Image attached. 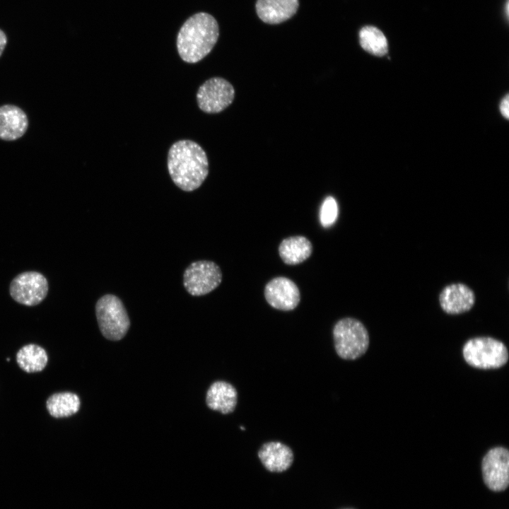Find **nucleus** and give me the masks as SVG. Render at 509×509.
<instances>
[{
	"mask_svg": "<svg viewBox=\"0 0 509 509\" xmlns=\"http://www.w3.org/2000/svg\"><path fill=\"white\" fill-rule=\"evenodd\" d=\"M28 124V116L21 107L11 104L0 106V139L12 141L21 138Z\"/></svg>",
	"mask_w": 509,
	"mask_h": 509,
	"instance_id": "nucleus-12",
	"label": "nucleus"
},
{
	"mask_svg": "<svg viewBox=\"0 0 509 509\" xmlns=\"http://www.w3.org/2000/svg\"><path fill=\"white\" fill-rule=\"evenodd\" d=\"M483 479L493 491H504L509 483V452L503 447L489 450L481 462Z\"/></svg>",
	"mask_w": 509,
	"mask_h": 509,
	"instance_id": "nucleus-9",
	"label": "nucleus"
},
{
	"mask_svg": "<svg viewBox=\"0 0 509 509\" xmlns=\"http://www.w3.org/2000/svg\"><path fill=\"white\" fill-rule=\"evenodd\" d=\"M500 111L502 115L508 119L509 117V96L506 95L500 104Z\"/></svg>",
	"mask_w": 509,
	"mask_h": 509,
	"instance_id": "nucleus-21",
	"label": "nucleus"
},
{
	"mask_svg": "<svg viewBox=\"0 0 509 509\" xmlns=\"http://www.w3.org/2000/svg\"><path fill=\"white\" fill-rule=\"evenodd\" d=\"M48 281L41 273L25 271L17 275L11 282L9 293L17 303L26 306L40 304L47 296Z\"/></svg>",
	"mask_w": 509,
	"mask_h": 509,
	"instance_id": "nucleus-7",
	"label": "nucleus"
},
{
	"mask_svg": "<svg viewBox=\"0 0 509 509\" xmlns=\"http://www.w3.org/2000/svg\"><path fill=\"white\" fill-rule=\"evenodd\" d=\"M168 169L172 180L180 189L192 192L199 188L208 176V158L195 141L180 140L169 149Z\"/></svg>",
	"mask_w": 509,
	"mask_h": 509,
	"instance_id": "nucleus-1",
	"label": "nucleus"
},
{
	"mask_svg": "<svg viewBox=\"0 0 509 509\" xmlns=\"http://www.w3.org/2000/svg\"><path fill=\"white\" fill-rule=\"evenodd\" d=\"M359 42L367 52L382 57L387 53V40L383 33L372 25L363 27L359 31Z\"/></svg>",
	"mask_w": 509,
	"mask_h": 509,
	"instance_id": "nucleus-19",
	"label": "nucleus"
},
{
	"mask_svg": "<svg viewBox=\"0 0 509 509\" xmlns=\"http://www.w3.org/2000/svg\"><path fill=\"white\" fill-rule=\"evenodd\" d=\"M298 5V0H257L256 11L264 23L278 24L291 18Z\"/></svg>",
	"mask_w": 509,
	"mask_h": 509,
	"instance_id": "nucleus-14",
	"label": "nucleus"
},
{
	"mask_svg": "<svg viewBox=\"0 0 509 509\" xmlns=\"http://www.w3.org/2000/svg\"><path fill=\"white\" fill-rule=\"evenodd\" d=\"M219 35L218 25L209 13H199L191 16L180 30L177 47L181 59L196 63L213 49Z\"/></svg>",
	"mask_w": 509,
	"mask_h": 509,
	"instance_id": "nucleus-2",
	"label": "nucleus"
},
{
	"mask_svg": "<svg viewBox=\"0 0 509 509\" xmlns=\"http://www.w3.org/2000/svg\"><path fill=\"white\" fill-rule=\"evenodd\" d=\"M7 45V37L6 33L0 29V57L2 55Z\"/></svg>",
	"mask_w": 509,
	"mask_h": 509,
	"instance_id": "nucleus-22",
	"label": "nucleus"
},
{
	"mask_svg": "<svg viewBox=\"0 0 509 509\" xmlns=\"http://www.w3.org/2000/svg\"><path fill=\"white\" fill-rule=\"evenodd\" d=\"M338 205L335 199L331 196L325 198L320 210V220L324 228L332 226L338 216Z\"/></svg>",
	"mask_w": 509,
	"mask_h": 509,
	"instance_id": "nucleus-20",
	"label": "nucleus"
},
{
	"mask_svg": "<svg viewBox=\"0 0 509 509\" xmlns=\"http://www.w3.org/2000/svg\"><path fill=\"white\" fill-rule=\"evenodd\" d=\"M95 315L100 332L106 339L118 341L126 335L130 320L118 297L106 294L100 298L95 305Z\"/></svg>",
	"mask_w": 509,
	"mask_h": 509,
	"instance_id": "nucleus-5",
	"label": "nucleus"
},
{
	"mask_svg": "<svg viewBox=\"0 0 509 509\" xmlns=\"http://www.w3.org/2000/svg\"><path fill=\"white\" fill-rule=\"evenodd\" d=\"M235 90L227 80L213 77L199 86L197 93V104L206 113H218L233 101Z\"/></svg>",
	"mask_w": 509,
	"mask_h": 509,
	"instance_id": "nucleus-8",
	"label": "nucleus"
},
{
	"mask_svg": "<svg viewBox=\"0 0 509 509\" xmlns=\"http://www.w3.org/2000/svg\"><path fill=\"white\" fill-rule=\"evenodd\" d=\"M264 296L271 307L284 311L295 309L300 300L297 285L284 276L276 277L269 281L264 288Z\"/></svg>",
	"mask_w": 509,
	"mask_h": 509,
	"instance_id": "nucleus-10",
	"label": "nucleus"
},
{
	"mask_svg": "<svg viewBox=\"0 0 509 509\" xmlns=\"http://www.w3.org/2000/svg\"><path fill=\"white\" fill-rule=\"evenodd\" d=\"M462 353L465 361L480 369H493L503 366L508 360L505 345L488 337L469 339L464 345Z\"/></svg>",
	"mask_w": 509,
	"mask_h": 509,
	"instance_id": "nucleus-4",
	"label": "nucleus"
},
{
	"mask_svg": "<svg viewBox=\"0 0 509 509\" xmlns=\"http://www.w3.org/2000/svg\"><path fill=\"white\" fill-rule=\"evenodd\" d=\"M333 338L337 355L345 360L362 356L369 346V335L363 324L353 317L339 320L334 326Z\"/></svg>",
	"mask_w": 509,
	"mask_h": 509,
	"instance_id": "nucleus-3",
	"label": "nucleus"
},
{
	"mask_svg": "<svg viewBox=\"0 0 509 509\" xmlns=\"http://www.w3.org/2000/svg\"><path fill=\"white\" fill-rule=\"evenodd\" d=\"M310 241L304 236H292L285 238L279 247V255L284 263L298 264L306 260L312 254Z\"/></svg>",
	"mask_w": 509,
	"mask_h": 509,
	"instance_id": "nucleus-16",
	"label": "nucleus"
},
{
	"mask_svg": "<svg viewBox=\"0 0 509 509\" xmlns=\"http://www.w3.org/2000/svg\"><path fill=\"white\" fill-rule=\"evenodd\" d=\"M476 296L466 284L455 283L446 286L440 293L439 303L442 310L450 315L469 311L474 306Z\"/></svg>",
	"mask_w": 509,
	"mask_h": 509,
	"instance_id": "nucleus-11",
	"label": "nucleus"
},
{
	"mask_svg": "<svg viewBox=\"0 0 509 509\" xmlns=\"http://www.w3.org/2000/svg\"><path fill=\"white\" fill-rule=\"evenodd\" d=\"M343 509H353V508H343Z\"/></svg>",
	"mask_w": 509,
	"mask_h": 509,
	"instance_id": "nucleus-23",
	"label": "nucleus"
},
{
	"mask_svg": "<svg viewBox=\"0 0 509 509\" xmlns=\"http://www.w3.org/2000/svg\"><path fill=\"white\" fill-rule=\"evenodd\" d=\"M221 281V269L212 261L194 262L187 267L183 274V285L193 296L209 293L220 285Z\"/></svg>",
	"mask_w": 509,
	"mask_h": 509,
	"instance_id": "nucleus-6",
	"label": "nucleus"
},
{
	"mask_svg": "<svg viewBox=\"0 0 509 509\" xmlns=\"http://www.w3.org/2000/svg\"><path fill=\"white\" fill-rule=\"evenodd\" d=\"M81 402L78 396L71 392H56L51 394L46 401V408L54 418L71 416L80 409Z\"/></svg>",
	"mask_w": 509,
	"mask_h": 509,
	"instance_id": "nucleus-17",
	"label": "nucleus"
},
{
	"mask_svg": "<svg viewBox=\"0 0 509 509\" xmlns=\"http://www.w3.org/2000/svg\"><path fill=\"white\" fill-rule=\"evenodd\" d=\"M47 361L46 351L37 344H26L16 353L17 364L21 370L28 373L42 371L46 367Z\"/></svg>",
	"mask_w": 509,
	"mask_h": 509,
	"instance_id": "nucleus-18",
	"label": "nucleus"
},
{
	"mask_svg": "<svg viewBox=\"0 0 509 509\" xmlns=\"http://www.w3.org/2000/svg\"><path fill=\"white\" fill-rule=\"evenodd\" d=\"M257 455L267 470L276 473L288 469L294 460L291 447L279 441L264 443L259 449Z\"/></svg>",
	"mask_w": 509,
	"mask_h": 509,
	"instance_id": "nucleus-13",
	"label": "nucleus"
},
{
	"mask_svg": "<svg viewBox=\"0 0 509 509\" xmlns=\"http://www.w3.org/2000/svg\"><path fill=\"white\" fill-rule=\"evenodd\" d=\"M206 402L209 409L228 414L232 413L236 407L238 392L231 384L216 381L209 388Z\"/></svg>",
	"mask_w": 509,
	"mask_h": 509,
	"instance_id": "nucleus-15",
	"label": "nucleus"
}]
</instances>
